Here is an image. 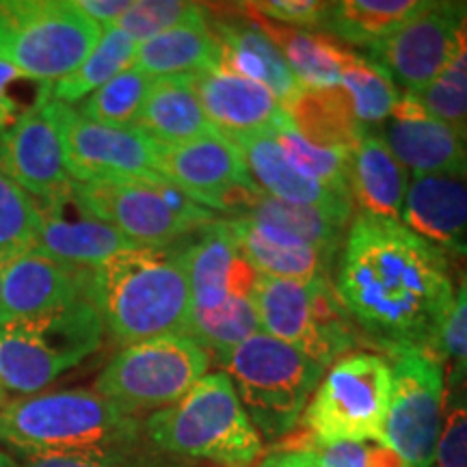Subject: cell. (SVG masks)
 Wrapping results in <instances>:
<instances>
[{"instance_id":"cell-3","label":"cell","mask_w":467,"mask_h":467,"mask_svg":"<svg viewBox=\"0 0 467 467\" xmlns=\"http://www.w3.org/2000/svg\"><path fill=\"white\" fill-rule=\"evenodd\" d=\"M145 441L143 420L96 389L39 392L0 407V443L22 459L119 451Z\"/></svg>"},{"instance_id":"cell-14","label":"cell","mask_w":467,"mask_h":467,"mask_svg":"<svg viewBox=\"0 0 467 467\" xmlns=\"http://www.w3.org/2000/svg\"><path fill=\"white\" fill-rule=\"evenodd\" d=\"M159 169L189 200L221 214H241L260 189L251 180L241 150L223 134L180 145L156 143Z\"/></svg>"},{"instance_id":"cell-24","label":"cell","mask_w":467,"mask_h":467,"mask_svg":"<svg viewBox=\"0 0 467 467\" xmlns=\"http://www.w3.org/2000/svg\"><path fill=\"white\" fill-rule=\"evenodd\" d=\"M348 184L358 214L402 223L411 178L379 134L368 132L350 151Z\"/></svg>"},{"instance_id":"cell-22","label":"cell","mask_w":467,"mask_h":467,"mask_svg":"<svg viewBox=\"0 0 467 467\" xmlns=\"http://www.w3.org/2000/svg\"><path fill=\"white\" fill-rule=\"evenodd\" d=\"M402 225L446 254L467 255V178L416 175L407 191Z\"/></svg>"},{"instance_id":"cell-36","label":"cell","mask_w":467,"mask_h":467,"mask_svg":"<svg viewBox=\"0 0 467 467\" xmlns=\"http://www.w3.org/2000/svg\"><path fill=\"white\" fill-rule=\"evenodd\" d=\"M268 137L279 145L284 156L292 167L307 180L317 182L325 189L337 192V195L350 197L348 184V162L350 151L320 148L303 139L290 119L279 124L275 130L268 132Z\"/></svg>"},{"instance_id":"cell-38","label":"cell","mask_w":467,"mask_h":467,"mask_svg":"<svg viewBox=\"0 0 467 467\" xmlns=\"http://www.w3.org/2000/svg\"><path fill=\"white\" fill-rule=\"evenodd\" d=\"M151 83L154 78L130 66L100 89L93 91L83 102L76 104V113L96 124L134 126Z\"/></svg>"},{"instance_id":"cell-18","label":"cell","mask_w":467,"mask_h":467,"mask_svg":"<svg viewBox=\"0 0 467 467\" xmlns=\"http://www.w3.org/2000/svg\"><path fill=\"white\" fill-rule=\"evenodd\" d=\"M182 258L191 288V309H214L227 299L254 292L258 273L238 247L227 219L203 225L182 244Z\"/></svg>"},{"instance_id":"cell-51","label":"cell","mask_w":467,"mask_h":467,"mask_svg":"<svg viewBox=\"0 0 467 467\" xmlns=\"http://www.w3.org/2000/svg\"><path fill=\"white\" fill-rule=\"evenodd\" d=\"M5 402H7V392H5L3 383H0V407H3V405H5Z\"/></svg>"},{"instance_id":"cell-40","label":"cell","mask_w":467,"mask_h":467,"mask_svg":"<svg viewBox=\"0 0 467 467\" xmlns=\"http://www.w3.org/2000/svg\"><path fill=\"white\" fill-rule=\"evenodd\" d=\"M435 467H467V366L446 372V407Z\"/></svg>"},{"instance_id":"cell-6","label":"cell","mask_w":467,"mask_h":467,"mask_svg":"<svg viewBox=\"0 0 467 467\" xmlns=\"http://www.w3.org/2000/svg\"><path fill=\"white\" fill-rule=\"evenodd\" d=\"M104 327L89 299L33 318L0 320V383L5 392H44L102 347Z\"/></svg>"},{"instance_id":"cell-29","label":"cell","mask_w":467,"mask_h":467,"mask_svg":"<svg viewBox=\"0 0 467 467\" xmlns=\"http://www.w3.org/2000/svg\"><path fill=\"white\" fill-rule=\"evenodd\" d=\"M296 132L320 148L353 151L368 130L355 117L353 102L342 85L327 89H301L284 104Z\"/></svg>"},{"instance_id":"cell-23","label":"cell","mask_w":467,"mask_h":467,"mask_svg":"<svg viewBox=\"0 0 467 467\" xmlns=\"http://www.w3.org/2000/svg\"><path fill=\"white\" fill-rule=\"evenodd\" d=\"M236 11L241 14L238 17L227 16L214 22L208 20L221 48V67L266 87L282 104L290 102L303 87L296 83L275 44L251 22L243 9Z\"/></svg>"},{"instance_id":"cell-49","label":"cell","mask_w":467,"mask_h":467,"mask_svg":"<svg viewBox=\"0 0 467 467\" xmlns=\"http://www.w3.org/2000/svg\"><path fill=\"white\" fill-rule=\"evenodd\" d=\"M0 467H22L14 457H9L7 452L0 451Z\"/></svg>"},{"instance_id":"cell-44","label":"cell","mask_w":467,"mask_h":467,"mask_svg":"<svg viewBox=\"0 0 467 467\" xmlns=\"http://www.w3.org/2000/svg\"><path fill=\"white\" fill-rule=\"evenodd\" d=\"M169 457L150 446L119 448L104 452H78V454H50V457L22 459V467H171Z\"/></svg>"},{"instance_id":"cell-53","label":"cell","mask_w":467,"mask_h":467,"mask_svg":"<svg viewBox=\"0 0 467 467\" xmlns=\"http://www.w3.org/2000/svg\"><path fill=\"white\" fill-rule=\"evenodd\" d=\"M433 467H435V465H433Z\"/></svg>"},{"instance_id":"cell-28","label":"cell","mask_w":467,"mask_h":467,"mask_svg":"<svg viewBox=\"0 0 467 467\" xmlns=\"http://www.w3.org/2000/svg\"><path fill=\"white\" fill-rule=\"evenodd\" d=\"M134 128L161 145H180L219 134L203 113L191 78H156Z\"/></svg>"},{"instance_id":"cell-41","label":"cell","mask_w":467,"mask_h":467,"mask_svg":"<svg viewBox=\"0 0 467 467\" xmlns=\"http://www.w3.org/2000/svg\"><path fill=\"white\" fill-rule=\"evenodd\" d=\"M202 14V5L184 0H134L110 26L124 31L139 46Z\"/></svg>"},{"instance_id":"cell-4","label":"cell","mask_w":467,"mask_h":467,"mask_svg":"<svg viewBox=\"0 0 467 467\" xmlns=\"http://www.w3.org/2000/svg\"><path fill=\"white\" fill-rule=\"evenodd\" d=\"M143 431L154 451L173 459L251 467L262 454V437L225 372H208L178 402L145 418Z\"/></svg>"},{"instance_id":"cell-33","label":"cell","mask_w":467,"mask_h":467,"mask_svg":"<svg viewBox=\"0 0 467 467\" xmlns=\"http://www.w3.org/2000/svg\"><path fill=\"white\" fill-rule=\"evenodd\" d=\"M262 334V323L254 296L238 295L214 309H191L189 336L210 355L223 361L234 348Z\"/></svg>"},{"instance_id":"cell-42","label":"cell","mask_w":467,"mask_h":467,"mask_svg":"<svg viewBox=\"0 0 467 467\" xmlns=\"http://www.w3.org/2000/svg\"><path fill=\"white\" fill-rule=\"evenodd\" d=\"M52 100V83L33 78L0 61V134H7Z\"/></svg>"},{"instance_id":"cell-39","label":"cell","mask_w":467,"mask_h":467,"mask_svg":"<svg viewBox=\"0 0 467 467\" xmlns=\"http://www.w3.org/2000/svg\"><path fill=\"white\" fill-rule=\"evenodd\" d=\"M39 214L33 197L0 173V268L37 247Z\"/></svg>"},{"instance_id":"cell-11","label":"cell","mask_w":467,"mask_h":467,"mask_svg":"<svg viewBox=\"0 0 467 467\" xmlns=\"http://www.w3.org/2000/svg\"><path fill=\"white\" fill-rule=\"evenodd\" d=\"M74 189L93 217L141 247H171L219 219L171 184L93 180Z\"/></svg>"},{"instance_id":"cell-15","label":"cell","mask_w":467,"mask_h":467,"mask_svg":"<svg viewBox=\"0 0 467 467\" xmlns=\"http://www.w3.org/2000/svg\"><path fill=\"white\" fill-rule=\"evenodd\" d=\"M465 17L463 0H429L422 14L368 50L366 58L388 72L400 93L413 96L426 89L448 66Z\"/></svg>"},{"instance_id":"cell-10","label":"cell","mask_w":467,"mask_h":467,"mask_svg":"<svg viewBox=\"0 0 467 467\" xmlns=\"http://www.w3.org/2000/svg\"><path fill=\"white\" fill-rule=\"evenodd\" d=\"M210 353L186 336H167L124 347L98 375V394L128 416L171 407L208 375Z\"/></svg>"},{"instance_id":"cell-34","label":"cell","mask_w":467,"mask_h":467,"mask_svg":"<svg viewBox=\"0 0 467 467\" xmlns=\"http://www.w3.org/2000/svg\"><path fill=\"white\" fill-rule=\"evenodd\" d=\"M134 52H137V44L124 31L107 26L91 55L72 74L52 85V100L67 104V107L80 104L110 78L130 67Z\"/></svg>"},{"instance_id":"cell-47","label":"cell","mask_w":467,"mask_h":467,"mask_svg":"<svg viewBox=\"0 0 467 467\" xmlns=\"http://www.w3.org/2000/svg\"><path fill=\"white\" fill-rule=\"evenodd\" d=\"M76 7L89 16L96 25L107 28L130 7L132 0H74Z\"/></svg>"},{"instance_id":"cell-52","label":"cell","mask_w":467,"mask_h":467,"mask_svg":"<svg viewBox=\"0 0 467 467\" xmlns=\"http://www.w3.org/2000/svg\"><path fill=\"white\" fill-rule=\"evenodd\" d=\"M0 309H3V268H0Z\"/></svg>"},{"instance_id":"cell-1","label":"cell","mask_w":467,"mask_h":467,"mask_svg":"<svg viewBox=\"0 0 467 467\" xmlns=\"http://www.w3.org/2000/svg\"><path fill=\"white\" fill-rule=\"evenodd\" d=\"M336 295L361 340L392 358L440 355L454 303L446 251L399 221L358 214L336 262Z\"/></svg>"},{"instance_id":"cell-48","label":"cell","mask_w":467,"mask_h":467,"mask_svg":"<svg viewBox=\"0 0 467 467\" xmlns=\"http://www.w3.org/2000/svg\"><path fill=\"white\" fill-rule=\"evenodd\" d=\"M258 467H320L317 454L307 448H284L266 454Z\"/></svg>"},{"instance_id":"cell-19","label":"cell","mask_w":467,"mask_h":467,"mask_svg":"<svg viewBox=\"0 0 467 467\" xmlns=\"http://www.w3.org/2000/svg\"><path fill=\"white\" fill-rule=\"evenodd\" d=\"M91 268H78L33 249L3 268L5 318H33L89 299Z\"/></svg>"},{"instance_id":"cell-30","label":"cell","mask_w":467,"mask_h":467,"mask_svg":"<svg viewBox=\"0 0 467 467\" xmlns=\"http://www.w3.org/2000/svg\"><path fill=\"white\" fill-rule=\"evenodd\" d=\"M251 17L255 26L282 52L285 66L295 74L303 89H327L342 83V58L347 46L317 31H301L275 25L251 11L247 5H238Z\"/></svg>"},{"instance_id":"cell-37","label":"cell","mask_w":467,"mask_h":467,"mask_svg":"<svg viewBox=\"0 0 467 467\" xmlns=\"http://www.w3.org/2000/svg\"><path fill=\"white\" fill-rule=\"evenodd\" d=\"M413 98L431 115L452 128L467 145V17L461 25L457 46L448 66L426 89L413 93Z\"/></svg>"},{"instance_id":"cell-25","label":"cell","mask_w":467,"mask_h":467,"mask_svg":"<svg viewBox=\"0 0 467 467\" xmlns=\"http://www.w3.org/2000/svg\"><path fill=\"white\" fill-rule=\"evenodd\" d=\"M227 141L241 150L251 180L265 195L285 203H306V206H320L355 214L350 197L337 195V192L301 175L268 134H249V137L227 139Z\"/></svg>"},{"instance_id":"cell-7","label":"cell","mask_w":467,"mask_h":467,"mask_svg":"<svg viewBox=\"0 0 467 467\" xmlns=\"http://www.w3.org/2000/svg\"><path fill=\"white\" fill-rule=\"evenodd\" d=\"M102 31L74 0H0V61L44 83L72 74Z\"/></svg>"},{"instance_id":"cell-8","label":"cell","mask_w":467,"mask_h":467,"mask_svg":"<svg viewBox=\"0 0 467 467\" xmlns=\"http://www.w3.org/2000/svg\"><path fill=\"white\" fill-rule=\"evenodd\" d=\"M251 296L265 334L299 348L325 368L364 344L329 275L309 279L258 275Z\"/></svg>"},{"instance_id":"cell-5","label":"cell","mask_w":467,"mask_h":467,"mask_svg":"<svg viewBox=\"0 0 467 467\" xmlns=\"http://www.w3.org/2000/svg\"><path fill=\"white\" fill-rule=\"evenodd\" d=\"M251 424L266 441L292 435L329 368L299 348L255 334L221 361Z\"/></svg>"},{"instance_id":"cell-45","label":"cell","mask_w":467,"mask_h":467,"mask_svg":"<svg viewBox=\"0 0 467 467\" xmlns=\"http://www.w3.org/2000/svg\"><path fill=\"white\" fill-rule=\"evenodd\" d=\"M251 11L275 22V25L301 28V31H323L327 5L320 0H258L244 3Z\"/></svg>"},{"instance_id":"cell-21","label":"cell","mask_w":467,"mask_h":467,"mask_svg":"<svg viewBox=\"0 0 467 467\" xmlns=\"http://www.w3.org/2000/svg\"><path fill=\"white\" fill-rule=\"evenodd\" d=\"M191 83L210 124L225 139L268 134L288 119L284 104L266 87L230 69H210Z\"/></svg>"},{"instance_id":"cell-43","label":"cell","mask_w":467,"mask_h":467,"mask_svg":"<svg viewBox=\"0 0 467 467\" xmlns=\"http://www.w3.org/2000/svg\"><path fill=\"white\" fill-rule=\"evenodd\" d=\"M284 448H307L317 454L320 467H411L388 443L379 441L323 443L301 433L295 441H285Z\"/></svg>"},{"instance_id":"cell-13","label":"cell","mask_w":467,"mask_h":467,"mask_svg":"<svg viewBox=\"0 0 467 467\" xmlns=\"http://www.w3.org/2000/svg\"><path fill=\"white\" fill-rule=\"evenodd\" d=\"M67 169L74 182L137 180L169 184L159 169L156 141L134 126H107L85 119L74 107L55 100Z\"/></svg>"},{"instance_id":"cell-12","label":"cell","mask_w":467,"mask_h":467,"mask_svg":"<svg viewBox=\"0 0 467 467\" xmlns=\"http://www.w3.org/2000/svg\"><path fill=\"white\" fill-rule=\"evenodd\" d=\"M392 396L385 420V443L411 467H433L446 407V361L409 350L388 359Z\"/></svg>"},{"instance_id":"cell-32","label":"cell","mask_w":467,"mask_h":467,"mask_svg":"<svg viewBox=\"0 0 467 467\" xmlns=\"http://www.w3.org/2000/svg\"><path fill=\"white\" fill-rule=\"evenodd\" d=\"M236 217H254L265 221V223L282 227L284 232L312 244L331 266L337 262L342 244L347 241L348 227L355 219L350 213L273 200L262 191L251 197L243 213Z\"/></svg>"},{"instance_id":"cell-27","label":"cell","mask_w":467,"mask_h":467,"mask_svg":"<svg viewBox=\"0 0 467 467\" xmlns=\"http://www.w3.org/2000/svg\"><path fill=\"white\" fill-rule=\"evenodd\" d=\"M243 255L262 277L309 279L329 275L331 265L312 244L254 217L227 219Z\"/></svg>"},{"instance_id":"cell-50","label":"cell","mask_w":467,"mask_h":467,"mask_svg":"<svg viewBox=\"0 0 467 467\" xmlns=\"http://www.w3.org/2000/svg\"><path fill=\"white\" fill-rule=\"evenodd\" d=\"M0 173H5V134H0Z\"/></svg>"},{"instance_id":"cell-20","label":"cell","mask_w":467,"mask_h":467,"mask_svg":"<svg viewBox=\"0 0 467 467\" xmlns=\"http://www.w3.org/2000/svg\"><path fill=\"white\" fill-rule=\"evenodd\" d=\"M5 173L35 202L48 200L74 182L67 169L55 100L5 134Z\"/></svg>"},{"instance_id":"cell-9","label":"cell","mask_w":467,"mask_h":467,"mask_svg":"<svg viewBox=\"0 0 467 467\" xmlns=\"http://www.w3.org/2000/svg\"><path fill=\"white\" fill-rule=\"evenodd\" d=\"M392 368L377 353H350L327 370L301 416V433L314 441L385 443Z\"/></svg>"},{"instance_id":"cell-46","label":"cell","mask_w":467,"mask_h":467,"mask_svg":"<svg viewBox=\"0 0 467 467\" xmlns=\"http://www.w3.org/2000/svg\"><path fill=\"white\" fill-rule=\"evenodd\" d=\"M441 359H451L452 366H467V266L459 273L451 317L441 331Z\"/></svg>"},{"instance_id":"cell-2","label":"cell","mask_w":467,"mask_h":467,"mask_svg":"<svg viewBox=\"0 0 467 467\" xmlns=\"http://www.w3.org/2000/svg\"><path fill=\"white\" fill-rule=\"evenodd\" d=\"M89 301L104 331L121 347L186 336L191 288L182 244L130 247L115 254L91 268Z\"/></svg>"},{"instance_id":"cell-17","label":"cell","mask_w":467,"mask_h":467,"mask_svg":"<svg viewBox=\"0 0 467 467\" xmlns=\"http://www.w3.org/2000/svg\"><path fill=\"white\" fill-rule=\"evenodd\" d=\"M389 151L416 175L467 178V145L452 128L437 119L413 96L400 93L392 115L381 124Z\"/></svg>"},{"instance_id":"cell-26","label":"cell","mask_w":467,"mask_h":467,"mask_svg":"<svg viewBox=\"0 0 467 467\" xmlns=\"http://www.w3.org/2000/svg\"><path fill=\"white\" fill-rule=\"evenodd\" d=\"M132 67L154 80L195 78L203 72L221 67V48L210 28L206 9L184 25L139 44Z\"/></svg>"},{"instance_id":"cell-35","label":"cell","mask_w":467,"mask_h":467,"mask_svg":"<svg viewBox=\"0 0 467 467\" xmlns=\"http://www.w3.org/2000/svg\"><path fill=\"white\" fill-rule=\"evenodd\" d=\"M353 102L355 117L366 128L381 126L396 107L400 89L388 72L368 61L364 55H355L348 48L342 58V83Z\"/></svg>"},{"instance_id":"cell-16","label":"cell","mask_w":467,"mask_h":467,"mask_svg":"<svg viewBox=\"0 0 467 467\" xmlns=\"http://www.w3.org/2000/svg\"><path fill=\"white\" fill-rule=\"evenodd\" d=\"M35 202V200H33ZM39 214L37 251L78 268H96L119 251L141 247L93 217L80 202L74 182L48 200L35 202Z\"/></svg>"},{"instance_id":"cell-31","label":"cell","mask_w":467,"mask_h":467,"mask_svg":"<svg viewBox=\"0 0 467 467\" xmlns=\"http://www.w3.org/2000/svg\"><path fill=\"white\" fill-rule=\"evenodd\" d=\"M429 0H340L327 5V37L355 48H375L422 14Z\"/></svg>"}]
</instances>
